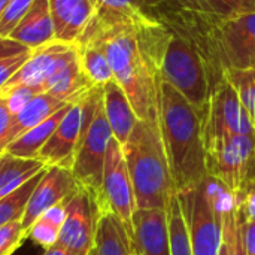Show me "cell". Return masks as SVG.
Here are the masks:
<instances>
[{"instance_id": "obj_32", "label": "cell", "mask_w": 255, "mask_h": 255, "mask_svg": "<svg viewBox=\"0 0 255 255\" xmlns=\"http://www.w3.org/2000/svg\"><path fill=\"white\" fill-rule=\"evenodd\" d=\"M43 93L40 88L37 87H27V85H19V87H13L7 91L0 93L1 97H4L7 108L10 109V112L15 115L18 114L34 96Z\"/></svg>"}, {"instance_id": "obj_45", "label": "cell", "mask_w": 255, "mask_h": 255, "mask_svg": "<svg viewBox=\"0 0 255 255\" xmlns=\"http://www.w3.org/2000/svg\"><path fill=\"white\" fill-rule=\"evenodd\" d=\"M133 255H139V254H137V253H133Z\"/></svg>"}, {"instance_id": "obj_29", "label": "cell", "mask_w": 255, "mask_h": 255, "mask_svg": "<svg viewBox=\"0 0 255 255\" xmlns=\"http://www.w3.org/2000/svg\"><path fill=\"white\" fill-rule=\"evenodd\" d=\"M208 9L223 18H232L255 12V6L248 0H205Z\"/></svg>"}, {"instance_id": "obj_43", "label": "cell", "mask_w": 255, "mask_h": 255, "mask_svg": "<svg viewBox=\"0 0 255 255\" xmlns=\"http://www.w3.org/2000/svg\"><path fill=\"white\" fill-rule=\"evenodd\" d=\"M151 1H154V0H148V4H149V3H151Z\"/></svg>"}, {"instance_id": "obj_23", "label": "cell", "mask_w": 255, "mask_h": 255, "mask_svg": "<svg viewBox=\"0 0 255 255\" xmlns=\"http://www.w3.org/2000/svg\"><path fill=\"white\" fill-rule=\"evenodd\" d=\"M75 43L79 52L81 67L88 81L94 87H103L111 82L114 79V73L105 52L97 45L85 39H78Z\"/></svg>"}, {"instance_id": "obj_30", "label": "cell", "mask_w": 255, "mask_h": 255, "mask_svg": "<svg viewBox=\"0 0 255 255\" xmlns=\"http://www.w3.org/2000/svg\"><path fill=\"white\" fill-rule=\"evenodd\" d=\"M25 238L34 241L36 244H39L40 247H43L45 250L54 247L58 244V238H60V229L52 226L51 223L45 221L43 218H39L27 232H25Z\"/></svg>"}, {"instance_id": "obj_13", "label": "cell", "mask_w": 255, "mask_h": 255, "mask_svg": "<svg viewBox=\"0 0 255 255\" xmlns=\"http://www.w3.org/2000/svg\"><path fill=\"white\" fill-rule=\"evenodd\" d=\"M133 248L139 255H170L166 209H137L133 217Z\"/></svg>"}, {"instance_id": "obj_28", "label": "cell", "mask_w": 255, "mask_h": 255, "mask_svg": "<svg viewBox=\"0 0 255 255\" xmlns=\"http://www.w3.org/2000/svg\"><path fill=\"white\" fill-rule=\"evenodd\" d=\"M34 0H9L7 6L0 19V36L9 37V34L15 30L24 15L30 10Z\"/></svg>"}, {"instance_id": "obj_44", "label": "cell", "mask_w": 255, "mask_h": 255, "mask_svg": "<svg viewBox=\"0 0 255 255\" xmlns=\"http://www.w3.org/2000/svg\"><path fill=\"white\" fill-rule=\"evenodd\" d=\"M0 163H1V154H0Z\"/></svg>"}, {"instance_id": "obj_4", "label": "cell", "mask_w": 255, "mask_h": 255, "mask_svg": "<svg viewBox=\"0 0 255 255\" xmlns=\"http://www.w3.org/2000/svg\"><path fill=\"white\" fill-rule=\"evenodd\" d=\"M102 87H93L84 97V124L81 143L72 166V173L79 187H82L94 200L99 214L105 211L103 202V167L108 145L112 139Z\"/></svg>"}, {"instance_id": "obj_12", "label": "cell", "mask_w": 255, "mask_h": 255, "mask_svg": "<svg viewBox=\"0 0 255 255\" xmlns=\"http://www.w3.org/2000/svg\"><path fill=\"white\" fill-rule=\"evenodd\" d=\"M79 188L73 173L69 169L58 166H51L46 169V173L36 185L31 193L28 203L25 206L21 224L27 232L51 206L66 200Z\"/></svg>"}, {"instance_id": "obj_27", "label": "cell", "mask_w": 255, "mask_h": 255, "mask_svg": "<svg viewBox=\"0 0 255 255\" xmlns=\"http://www.w3.org/2000/svg\"><path fill=\"white\" fill-rule=\"evenodd\" d=\"M94 12L137 15L148 10V0H90Z\"/></svg>"}, {"instance_id": "obj_37", "label": "cell", "mask_w": 255, "mask_h": 255, "mask_svg": "<svg viewBox=\"0 0 255 255\" xmlns=\"http://www.w3.org/2000/svg\"><path fill=\"white\" fill-rule=\"evenodd\" d=\"M31 49H28L27 46L21 45L19 42L10 39V37H1L0 36V60L7 58V57H13L22 52H28Z\"/></svg>"}, {"instance_id": "obj_41", "label": "cell", "mask_w": 255, "mask_h": 255, "mask_svg": "<svg viewBox=\"0 0 255 255\" xmlns=\"http://www.w3.org/2000/svg\"><path fill=\"white\" fill-rule=\"evenodd\" d=\"M220 255H226V251H224V248H221V253H220Z\"/></svg>"}, {"instance_id": "obj_9", "label": "cell", "mask_w": 255, "mask_h": 255, "mask_svg": "<svg viewBox=\"0 0 255 255\" xmlns=\"http://www.w3.org/2000/svg\"><path fill=\"white\" fill-rule=\"evenodd\" d=\"M200 118L202 131H227L255 137V127L247 109L224 76L212 87L208 108Z\"/></svg>"}, {"instance_id": "obj_25", "label": "cell", "mask_w": 255, "mask_h": 255, "mask_svg": "<svg viewBox=\"0 0 255 255\" xmlns=\"http://www.w3.org/2000/svg\"><path fill=\"white\" fill-rule=\"evenodd\" d=\"M46 169L48 167H43L39 173H36L31 179H28L16 191L0 199V227L22 218L25 206L28 203V199H30L31 193L34 191L36 185L39 184V181L46 173Z\"/></svg>"}, {"instance_id": "obj_42", "label": "cell", "mask_w": 255, "mask_h": 255, "mask_svg": "<svg viewBox=\"0 0 255 255\" xmlns=\"http://www.w3.org/2000/svg\"><path fill=\"white\" fill-rule=\"evenodd\" d=\"M248 1H250V3H253V4L255 6V0H248Z\"/></svg>"}, {"instance_id": "obj_19", "label": "cell", "mask_w": 255, "mask_h": 255, "mask_svg": "<svg viewBox=\"0 0 255 255\" xmlns=\"http://www.w3.org/2000/svg\"><path fill=\"white\" fill-rule=\"evenodd\" d=\"M133 241L123 221L111 211L100 212L90 255H133Z\"/></svg>"}, {"instance_id": "obj_40", "label": "cell", "mask_w": 255, "mask_h": 255, "mask_svg": "<svg viewBox=\"0 0 255 255\" xmlns=\"http://www.w3.org/2000/svg\"><path fill=\"white\" fill-rule=\"evenodd\" d=\"M7 1H9V0H0V19H1L3 12H4V9H6V6H7Z\"/></svg>"}, {"instance_id": "obj_22", "label": "cell", "mask_w": 255, "mask_h": 255, "mask_svg": "<svg viewBox=\"0 0 255 255\" xmlns=\"http://www.w3.org/2000/svg\"><path fill=\"white\" fill-rule=\"evenodd\" d=\"M221 223H223V248L226 255H247L242 218L238 208V197L229 193L221 203Z\"/></svg>"}, {"instance_id": "obj_17", "label": "cell", "mask_w": 255, "mask_h": 255, "mask_svg": "<svg viewBox=\"0 0 255 255\" xmlns=\"http://www.w3.org/2000/svg\"><path fill=\"white\" fill-rule=\"evenodd\" d=\"M102 90H103L105 114H106L109 127L112 130V136L123 146L128 140L130 134L133 133L139 118L127 94L124 93V90L120 87V84L115 79L103 85Z\"/></svg>"}, {"instance_id": "obj_5", "label": "cell", "mask_w": 255, "mask_h": 255, "mask_svg": "<svg viewBox=\"0 0 255 255\" xmlns=\"http://www.w3.org/2000/svg\"><path fill=\"white\" fill-rule=\"evenodd\" d=\"M230 191L217 179L205 181L178 194L187 221L193 255H220L223 248L221 203Z\"/></svg>"}, {"instance_id": "obj_38", "label": "cell", "mask_w": 255, "mask_h": 255, "mask_svg": "<svg viewBox=\"0 0 255 255\" xmlns=\"http://www.w3.org/2000/svg\"><path fill=\"white\" fill-rule=\"evenodd\" d=\"M242 233H244L245 253L247 255H255V221L242 220Z\"/></svg>"}, {"instance_id": "obj_3", "label": "cell", "mask_w": 255, "mask_h": 255, "mask_svg": "<svg viewBox=\"0 0 255 255\" xmlns=\"http://www.w3.org/2000/svg\"><path fill=\"white\" fill-rule=\"evenodd\" d=\"M123 152L133 182L137 209H166L176 193L164 151L160 121L139 120Z\"/></svg>"}, {"instance_id": "obj_39", "label": "cell", "mask_w": 255, "mask_h": 255, "mask_svg": "<svg viewBox=\"0 0 255 255\" xmlns=\"http://www.w3.org/2000/svg\"><path fill=\"white\" fill-rule=\"evenodd\" d=\"M43 255H75L73 253H70L69 250H66V248H63L61 245H54V247H51V248H48V250H45V254Z\"/></svg>"}, {"instance_id": "obj_1", "label": "cell", "mask_w": 255, "mask_h": 255, "mask_svg": "<svg viewBox=\"0 0 255 255\" xmlns=\"http://www.w3.org/2000/svg\"><path fill=\"white\" fill-rule=\"evenodd\" d=\"M172 31L152 13L94 12L79 39L106 55L114 79L127 94L142 121H160L161 64Z\"/></svg>"}, {"instance_id": "obj_21", "label": "cell", "mask_w": 255, "mask_h": 255, "mask_svg": "<svg viewBox=\"0 0 255 255\" xmlns=\"http://www.w3.org/2000/svg\"><path fill=\"white\" fill-rule=\"evenodd\" d=\"M67 102H63L49 93H40L34 96L18 114L13 115L12 130L9 134V143L18 139L25 131L31 130L37 124L43 123L46 118L54 115L57 111L64 108Z\"/></svg>"}, {"instance_id": "obj_31", "label": "cell", "mask_w": 255, "mask_h": 255, "mask_svg": "<svg viewBox=\"0 0 255 255\" xmlns=\"http://www.w3.org/2000/svg\"><path fill=\"white\" fill-rule=\"evenodd\" d=\"M25 239V230L21 224V220L9 223L0 227V255H10L21 242Z\"/></svg>"}, {"instance_id": "obj_35", "label": "cell", "mask_w": 255, "mask_h": 255, "mask_svg": "<svg viewBox=\"0 0 255 255\" xmlns=\"http://www.w3.org/2000/svg\"><path fill=\"white\" fill-rule=\"evenodd\" d=\"M12 121H13V114L7 108L4 97L0 96V154H3L6 146L9 145Z\"/></svg>"}, {"instance_id": "obj_36", "label": "cell", "mask_w": 255, "mask_h": 255, "mask_svg": "<svg viewBox=\"0 0 255 255\" xmlns=\"http://www.w3.org/2000/svg\"><path fill=\"white\" fill-rule=\"evenodd\" d=\"M67 202H69V197L54 206H51L49 209H46L40 218H43L45 221L51 223L52 226L61 229V226L64 224V220H66V215H67Z\"/></svg>"}, {"instance_id": "obj_33", "label": "cell", "mask_w": 255, "mask_h": 255, "mask_svg": "<svg viewBox=\"0 0 255 255\" xmlns=\"http://www.w3.org/2000/svg\"><path fill=\"white\" fill-rule=\"evenodd\" d=\"M239 214L244 221H255V176L250 178L236 194Z\"/></svg>"}, {"instance_id": "obj_14", "label": "cell", "mask_w": 255, "mask_h": 255, "mask_svg": "<svg viewBox=\"0 0 255 255\" xmlns=\"http://www.w3.org/2000/svg\"><path fill=\"white\" fill-rule=\"evenodd\" d=\"M93 87L94 85L88 81L81 67L79 52L76 43H73L61 58L58 67L43 84V93H49L63 102L72 103L82 99Z\"/></svg>"}, {"instance_id": "obj_24", "label": "cell", "mask_w": 255, "mask_h": 255, "mask_svg": "<svg viewBox=\"0 0 255 255\" xmlns=\"http://www.w3.org/2000/svg\"><path fill=\"white\" fill-rule=\"evenodd\" d=\"M166 212L170 239V255H193L187 221L176 193L170 197Z\"/></svg>"}, {"instance_id": "obj_2", "label": "cell", "mask_w": 255, "mask_h": 255, "mask_svg": "<svg viewBox=\"0 0 255 255\" xmlns=\"http://www.w3.org/2000/svg\"><path fill=\"white\" fill-rule=\"evenodd\" d=\"M158 117L176 194L197 188L208 176L197 109L176 88L161 81Z\"/></svg>"}, {"instance_id": "obj_10", "label": "cell", "mask_w": 255, "mask_h": 255, "mask_svg": "<svg viewBox=\"0 0 255 255\" xmlns=\"http://www.w3.org/2000/svg\"><path fill=\"white\" fill-rule=\"evenodd\" d=\"M99 209L90 194L79 187L67 202V215L60 229L58 245L75 255H90L94 247Z\"/></svg>"}, {"instance_id": "obj_26", "label": "cell", "mask_w": 255, "mask_h": 255, "mask_svg": "<svg viewBox=\"0 0 255 255\" xmlns=\"http://www.w3.org/2000/svg\"><path fill=\"white\" fill-rule=\"evenodd\" d=\"M223 76L236 90L244 108L247 109L255 127V70L229 69L223 73Z\"/></svg>"}, {"instance_id": "obj_16", "label": "cell", "mask_w": 255, "mask_h": 255, "mask_svg": "<svg viewBox=\"0 0 255 255\" xmlns=\"http://www.w3.org/2000/svg\"><path fill=\"white\" fill-rule=\"evenodd\" d=\"M55 40L75 43L90 24L94 7L90 0H48Z\"/></svg>"}, {"instance_id": "obj_34", "label": "cell", "mask_w": 255, "mask_h": 255, "mask_svg": "<svg viewBox=\"0 0 255 255\" xmlns=\"http://www.w3.org/2000/svg\"><path fill=\"white\" fill-rule=\"evenodd\" d=\"M30 55H31V51L0 60V90L9 82V79H12L16 75V72L30 58Z\"/></svg>"}, {"instance_id": "obj_7", "label": "cell", "mask_w": 255, "mask_h": 255, "mask_svg": "<svg viewBox=\"0 0 255 255\" xmlns=\"http://www.w3.org/2000/svg\"><path fill=\"white\" fill-rule=\"evenodd\" d=\"M160 76L161 81L176 88L197 109L199 115L206 111L211 96L206 66L196 48L179 34L172 33Z\"/></svg>"}, {"instance_id": "obj_20", "label": "cell", "mask_w": 255, "mask_h": 255, "mask_svg": "<svg viewBox=\"0 0 255 255\" xmlns=\"http://www.w3.org/2000/svg\"><path fill=\"white\" fill-rule=\"evenodd\" d=\"M72 103H67L64 108H61L54 115H51L49 118H46L43 123L37 124L31 130L25 131L18 139H15L13 142H10L6 146L4 152L10 154L13 157H18V158L37 160L39 152L42 151V148L45 146V143L49 140V137L52 136V133L55 131V128L61 123L63 117L66 115V112L72 106Z\"/></svg>"}, {"instance_id": "obj_18", "label": "cell", "mask_w": 255, "mask_h": 255, "mask_svg": "<svg viewBox=\"0 0 255 255\" xmlns=\"http://www.w3.org/2000/svg\"><path fill=\"white\" fill-rule=\"evenodd\" d=\"M9 37L31 51L54 42L55 34L49 10V1L34 0L30 10L24 15V18L9 34Z\"/></svg>"}, {"instance_id": "obj_8", "label": "cell", "mask_w": 255, "mask_h": 255, "mask_svg": "<svg viewBox=\"0 0 255 255\" xmlns=\"http://www.w3.org/2000/svg\"><path fill=\"white\" fill-rule=\"evenodd\" d=\"M103 202L105 211L114 212L126 226L131 241L134 238L133 217L137 211L133 182L128 173L123 146L115 137L111 139L103 167Z\"/></svg>"}, {"instance_id": "obj_6", "label": "cell", "mask_w": 255, "mask_h": 255, "mask_svg": "<svg viewBox=\"0 0 255 255\" xmlns=\"http://www.w3.org/2000/svg\"><path fill=\"white\" fill-rule=\"evenodd\" d=\"M208 176L238 194L255 176V137L227 131H202Z\"/></svg>"}, {"instance_id": "obj_15", "label": "cell", "mask_w": 255, "mask_h": 255, "mask_svg": "<svg viewBox=\"0 0 255 255\" xmlns=\"http://www.w3.org/2000/svg\"><path fill=\"white\" fill-rule=\"evenodd\" d=\"M72 46L73 43H63V42L54 40L48 45L33 49L30 58L16 72V75L12 79H9V82L0 90V93L7 91L13 87H19V85L37 87L43 91V84L54 73L61 58Z\"/></svg>"}, {"instance_id": "obj_11", "label": "cell", "mask_w": 255, "mask_h": 255, "mask_svg": "<svg viewBox=\"0 0 255 255\" xmlns=\"http://www.w3.org/2000/svg\"><path fill=\"white\" fill-rule=\"evenodd\" d=\"M84 97L72 103L58 127L39 152L37 160H40L46 167L58 166L72 170L82 136Z\"/></svg>"}]
</instances>
